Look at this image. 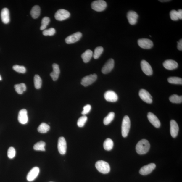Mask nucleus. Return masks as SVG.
<instances>
[{
	"label": "nucleus",
	"instance_id": "nucleus-18",
	"mask_svg": "<svg viewBox=\"0 0 182 182\" xmlns=\"http://www.w3.org/2000/svg\"><path fill=\"white\" fill-rule=\"evenodd\" d=\"M147 117L150 123L155 127L159 128L160 127L161 123H160L159 119L154 114L150 112H149L148 113Z\"/></svg>",
	"mask_w": 182,
	"mask_h": 182
},
{
	"label": "nucleus",
	"instance_id": "nucleus-7",
	"mask_svg": "<svg viewBox=\"0 0 182 182\" xmlns=\"http://www.w3.org/2000/svg\"><path fill=\"white\" fill-rule=\"evenodd\" d=\"M139 46L144 49H150L153 46V43L151 40L147 38L140 39L138 41Z\"/></svg>",
	"mask_w": 182,
	"mask_h": 182
},
{
	"label": "nucleus",
	"instance_id": "nucleus-44",
	"mask_svg": "<svg viewBox=\"0 0 182 182\" xmlns=\"http://www.w3.org/2000/svg\"><path fill=\"white\" fill-rule=\"evenodd\" d=\"M2 80V78H1V75H0V81H1Z\"/></svg>",
	"mask_w": 182,
	"mask_h": 182
},
{
	"label": "nucleus",
	"instance_id": "nucleus-10",
	"mask_svg": "<svg viewBox=\"0 0 182 182\" xmlns=\"http://www.w3.org/2000/svg\"><path fill=\"white\" fill-rule=\"evenodd\" d=\"M141 66L143 72L147 76H151L153 74V70L151 65L146 61L142 60L141 62Z\"/></svg>",
	"mask_w": 182,
	"mask_h": 182
},
{
	"label": "nucleus",
	"instance_id": "nucleus-8",
	"mask_svg": "<svg viewBox=\"0 0 182 182\" xmlns=\"http://www.w3.org/2000/svg\"><path fill=\"white\" fill-rule=\"evenodd\" d=\"M139 94L140 98L145 102L148 104H151L152 102V96L149 92L146 90L141 89Z\"/></svg>",
	"mask_w": 182,
	"mask_h": 182
},
{
	"label": "nucleus",
	"instance_id": "nucleus-39",
	"mask_svg": "<svg viewBox=\"0 0 182 182\" xmlns=\"http://www.w3.org/2000/svg\"><path fill=\"white\" fill-rule=\"evenodd\" d=\"M16 150L13 147H9L8 151V156L9 158L12 159L15 157Z\"/></svg>",
	"mask_w": 182,
	"mask_h": 182
},
{
	"label": "nucleus",
	"instance_id": "nucleus-41",
	"mask_svg": "<svg viewBox=\"0 0 182 182\" xmlns=\"http://www.w3.org/2000/svg\"><path fill=\"white\" fill-rule=\"evenodd\" d=\"M178 43V44L177 46V48H178V49L179 51L182 50V39L179 41V42Z\"/></svg>",
	"mask_w": 182,
	"mask_h": 182
},
{
	"label": "nucleus",
	"instance_id": "nucleus-9",
	"mask_svg": "<svg viewBox=\"0 0 182 182\" xmlns=\"http://www.w3.org/2000/svg\"><path fill=\"white\" fill-rule=\"evenodd\" d=\"M58 149L60 154L64 155L67 151V143L64 137H60L58 140Z\"/></svg>",
	"mask_w": 182,
	"mask_h": 182
},
{
	"label": "nucleus",
	"instance_id": "nucleus-26",
	"mask_svg": "<svg viewBox=\"0 0 182 182\" xmlns=\"http://www.w3.org/2000/svg\"><path fill=\"white\" fill-rule=\"evenodd\" d=\"M46 143L45 142L41 141L38 142L33 146V149L36 151H45Z\"/></svg>",
	"mask_w": 182,
	"mask_h": 182
},
{
	"label": "nucleus",
	"instance_id": "nucleus-31",
	"mask_svg": "<svg viewBox=\"0 0 182 182\" xmlns=\"http://www.w3.org/2000/svg\"><path fill=\"white\" fill-rule=\"evenodd\" d=\"M169 100L172 103H181L182 102V96L173 94L170 97Z\"/></svg>",
	"mask_w": 182,
	"mask_h": 182
},
{
	"label": "nucleus",
	"instance_id": "nucleus-24",
	"mask_svg": "<svg viewBox=\"0 0 182 182\" xmlns=\"http://www.w3.org/2000/svg\"><path fill=\"white\" fill-rule=\"evenodd\" d=\"M41 9L39 6H35L33 7L30 12V14L33 19L37 18L39 16Z\"/></svg>",
	"mask_w": 182,
	"mask_h": 182
},
{
	"label": "nucleus",
	"instance_id": "nucleus-13",
	"mask_svg": "<svg viewBox=\"0 0 182 182\" xmlns=\"http://www.w3.org/2000/svg\"><path fill=\"white\" fill-rule=\"evenodd\" d=\"M115 65V61L111 59L107 61L102 69V72L104 74H107L113 70Z\"/></svg>",
	"mask_w": 182,
	"mask_h": 182
},
{
	"label": "nucleus",
	"instance_id": "nucleus-5",
	"mask_svg": "<svg viewBox=\"0 0 182 182\" xmlns=\"http://www.w3.org/2000/svg\"><path fill=\"white\" fill-rule=\"evenodd\" d=\"M70 12L65 9H61L58 10L55 15V18L58 21H62L69 18Z\"/></svg>",
	"mask_w": 182,
	"mask_h": 182
},
{
	"label": "nucleus",
	"instance_id": "nucleus-42",
	"mask_svg": "<svg viewBox=\"0 0 182 182\" xmlns=\"http://www.w3.org/2000/svg\"><path fill=\"white\" fill-rule=\"evenodd\" d=\"M178 16L179 19H182V10L181 9H179L178 11Z\"/></svg>",
	"mask_w": 182,
	"mask_h": 182
},
{
	"label": "nucleus",
	"instance_id": "nucleus-29",
	"mask_svg": "<svg viewBox=\"0 0 182 182\" xmlns=\"http://www.w3.org/2000/svg\"><path fill=\"white\" fill-rule=\"evenodd\" d=\"M115 113L113 112H110L105 118H104L103 123L104 124L107 125L110 124L113 120L115 118Z\"/></svg>",
	"mask_w": 182,
	"mask_h": 182
},
{
	"label": "nucleus",
	"instance_id": "nucleus-36",
	"mask_svg": "<svg viewBox=\"0 0 182 182\" xmlns=\"http://www.w3.org/2000/svg\"><path fill=\"white\" fill-rule=\"evenodd\" d=\"M13 68L14 71L19 73H21L24 74L26 72L25 67L23 66L15 65H14Z\"/></svg>",
	"mask_w": 182,
	"mask_h": 182
},
{
	"label": "nucleus",
	"instance_id": "nucleus-34",
	"mask_svg": "<svg viewBox=\"0 0 182 182\" xmlns=\"http://www.w3.org/2000/svg\"><path fill=\"white\" fill-rule=\"evenodd\" d=\"M50 22V19L49 17H44L42 21V25L41 26L40 30H45Z\"/></svg>",
	"mask_w": 182,
	"mask_h": 182
},
{
	"label": "nucleus",
	"instance_id": "nucleus-19",
	"mask_svg": "<svg viewBox=\"0 0 182 182\" xmlns=\"http://www.w3.org/2000/svg\"><path fill=\"white\" fill-rule=\"evenodd\" d=\"M164 67L166 69L170 70H173L178 67V64L175 61L173 60H167L164 62Z\"/></svg>",
	"mask_w": 182,
	"mask_h": 182
},
{
	"label": "nucleus",
	"instance_id": "nucleus-32",
	"mask_svg": "<svg viewBox=\"0 0 182 182\" xmlns=\"http://www.w3.org/2000/svg\"><path fill=\"white\" fill-rule=\"evenodd\" d=\"M168 81L169 83L175 84H182V79L181 78L172 77L169 78Z\"/></svg>",
	"mask_w": 182,
	"mask_h": 182
},
{
	"label": "nucleus",
	"instance_id": "nucleus-40",
	"mask_svg": "<svg viewBox=\"0 0 182 182\" xmlns=\"http://www.w3.org/2000/svg\"><path fill=\"white\" fill-rule=\"evenodd\" d=\"M91 106L90 105H87L85 106L84 107L83 111H82V115H85L91 111Z\"/></svg>",
	"mask_w": 182,
	"mask_h": 182
},
{
	"label": "nucleus",
	"instance_id": "nucleus-28",
	"mask_svg": "<svg viewBox=\"0 0 182 182\" xmlns=\"http://www.w3.org/2000/svg\"><path fill=\"white\" fill-rule=\"evenodd\" d=\"M50 129V126L47 124L44 123H41L38 128V131L42 133H47Z\"/></svg>",
	"mask_w": 182,
	"mask_h": 182
},
{
	"label": "nucleus",
	"instance_id": "nucleus-25",
	"mask_svg": "<svg viewBox=\"0 0 182 182\" xmlns=\"http://www.w3.org/2000/svg\"><path fill=\"white\" fill-rule=\"evenodd\" d=\"M14 88L17 93L19 94H22L26 90V85L24 83L15 85Z\"/></svg>",
	"mask_w": 182,
	"mask_h": 182
},
{
	"label": "nucleus",
	"instance_id": "nucleus-15",
	"mask_svg": "<svg viewBox=\"0 0 182 182\" xmlns=\"http://www.w3.org/2000/svg\"><path fill=\"white\" fill-rule=\"evenodd\" d=\"M104 98L107 101L115 102L118 100V96L115 92L112 91H107L104 94Z\"/></svg>",
	"mask_w": 182,
	"mask_h": 182
},
{
	"label": "nucleus",
	"instance_id": "nucleus-33",
	"mask_svg": "<svg viewBox=\"0 0 182 182\" xmlns=\"http://www.w3.org/2000/svg\"><path fill=\"white\" fill-rule=\"evenodd\" d=\"M104 49L102 47H96L95 50L93 55V57L95 59H98L103 52Z\"/></svg>",
	"mask_w": 182,
	"mask_h": 182
},
{
	"label": "nucleus",
	"instance_id": "nucleus-16",
	"mask_svg": "<svg viewBox=\"0 0 182 182\" xmlns=\"http://www.w3.org/2000/svg\"><path fill=\"white\" fill-rule=\"evenodd\" d=\"M138 17L136 12L133 11L128 12L127 14L128 22L131 25H134L137 23Z\"/></svg>",
	"mask_w": 182,
	"mask_h": 182
},
{
	"label": "nucleus",
	"instance_id": "nucleus-17",
	"mask_svg": "<svg viewBox=\"0 0 182 182\" xmlns=\"http://www.w3.org/2000/svg\"><path fill=\"white\" fill-rule=\"evenodd\" d=\"M19 122L22 124H25L28 121L27 111L25 109H22L19 112L18 116Z\"/></svg>",
	"mask_w": 182,
	"mask_h": 182
},
{
	"label": "nucleus",
	"instance_id": "nucleus-6",
	"mask_svg": "<svg viewBox=\"0 0 182 182\" xmlns=\"http://www.w3.org/2000/svg\"><path fill=\"white\" fill-rule=\"evenodd\" d=\"M97 78L96 74H91L83 78L81 81V84L86 87L93 84L96 81Z\"/></svg>",
	"mask_w": 182,
	"mask_h": 182
},
{
	"label": "nucleus",
	"instance_id": "nucleus-45",
	"mask_svg": "<svg viewBox=\"0 0 182 182\" xmlns=\"http://www.w3.org/2000/svg\"></svg>",
	"mask_w": 182,
	"mask_h": 182
},
{
	"label": "nucleus",
	"instance_id": "nucleus-37",
	"mask_svg": "<svg viewBox=\"0 0 182 182\" xmlns=\"http://www.w3.org/2000/svg\"><path fill=\"white\" fill-rule=\"evenodd\" d=\"M56 33L55 29L54 28H51L48 30H45L43 31V35L45 36H53Z\"/></svg>",
	"mask_w": 182,
	"mask_h": 182
},
{
	"label": "nucleus",
	"instance_id": "nucleus-2",
	"mask_svg": "<svg viewBox=\"0 0 182 182\" xmlns=\"http://www.w3.org/2000/svg\"><path fill=\"white\" fill-rule=\"evenodd\" d=\"M131 127L130 119L128 116L126 115L124 117L121 126V133L123 137L127 136L129 133Z\"/></svg>",
	"mask_w": 182,
	"mask_h": 182
},
{
	"label": "nucleus",
	"instance_id": "nucleus-3",
	"mask_svg": "<svg viewBox=\"0 0 182 182\" xmlns=\"http://www.w3.org/2000/svg\"><path fill=\"white\" fill-rule=\"evenodd\" d=\"M96 168L100 173L107 174L110 171V167L108 162L103 161H97L95 165Z\"/></svg>",
	"mask_w": 182,
	"mask_h": 182
},
{
	"label": "nucleus",
	"instance_id": "nucleus-12",
	"mask_svg": "<svg viewBox=\"0 0 182 182\" xmlns=\"http://www.w3.org/2000/svg\"><path fill=\"white\" fill-rule=\"evenodd\" d=\"M156 167V165L151 163L143 167L140 170L139 173L143 175H147L150 174Z\"/></svg>",
	"mask_w": 182,
	"mask_h": 182
},
{
	"label": "nucleus",
	"instance_id": "nucleus-14",
	"mask_svg": "<svg viewBox=\"0 0 182 182\" xmlns=\"http://www.w3.org/2000/svg\"><path fill=\"white\" fill-rule=\"evenodd\" d=\"M40 169L38 167H35L31 169L27 176V179L28 181L35 180L39 174Z\"/></svg>",
	"mask_w": 182,
	"mask_h": 182
},
{
	"label": "nucleus",
	"instance_id": "nucleus-1",
	"mask_svg": "<svg viewBox=\"0 0 182 182\" xmlns=\"http://www.w3.org/2000/svg\"><path fill=\"white\" fill-rule=\"evenodd\" d=\"M150 148L149 143L147 140H140L136 146L137 152L139 154H144L149 152Z\"/></svg>",
	"mask_w": 182,
	"mask_h": 182
},
{
	"label": "nucleus",
	"instance_id": "nucleus-38",
	"mask_svg": "<svg viewBox=\"0 0 182 182\" xmlns=\"http://www.w3.org/2000/svg\"><path fill=\"white\" fill-rule=\"evenodd\" d=\"M170 16L172 20L176 21L179 20L178 11L172 10L170 12Z\"/></svg>",
	"mask_w": 182,
	"mask_h": 182
},
{
	"label": "nucleus",
	"instance_id": "nucleus-30",
	"mask_svg": "<svg viewBox=\"0 0 182 182\" xmlns=\"http://www.w3.org/2000/svg\"><path fill=\"white\" fill-rule=\"evenodd\" d=\"M35 86L36 89H39L41 88L42 85V80L38 75H36L34 78Z\"/></svg>",
	"mask_w": 182,
	"mask_h": 182
},
{
	"label": "nucleus",
	"instance_id": "nucleus-21",
	"mask_svg": "<svg viewBox=\"0 0 182 182\" xmlns=\"http://www.w3.org/2000/svg\"><path fill=\"white\" fill-rule=\"evenodd\" d=\"M53 71L51 73L50 75L53 81H56L59 78L60 71L59 65L56 64L52 65Z\"/></svg>",
	"mask_w": 182,
	"mask_h": 182
},
{
	"label": "nucleus",
	"instance_id": "nucleus-22",
	"mask_svg": "<svg viewBox=\"0 0 182 182\" xmlns=\"http://www.w3.org/2000/svg\"><path fill=\"white\" fill-rule=\"evenodd\" d=\"M1 19L2 22L4 24H8L10 21L9 13V9L4 8L2 9L1 13Z\"/></svg>",
	"mask_w": 182,
	"mask_h": 182
},
{
	"label": "nucleus",
	"instance_id": "nucleus-11",
	"mask_svg": "<svg viewBox=\"0 0 182 182\" xmlns=\"http://www.w3.org/2000/svg\"><path fill=\"white\" fill-rule=\"evenodd\" d=\"M82 36V33L78 32L67 36L65 38V41L68 44L76 43L80 39Z\"/></svg>",
	"mask_w": 182,
	"mask_h": 182
},
{
	"label": "nucleus",
	"instance_id": "nucleus-27",
	"mask_svg": "<svg viewBox=\"0 0 182 182\" xmlns=\"http://www.w3.org/2000/svg\"><path fill=\"white\" fill-rule=\"evenodd\" d=\"M113 141L109 138H108L104 141L103 146L104 149L105 150L110 151L113 149Z\"/></svg>",
	"mask_w": 182,
	"mask_h": 182
},
{
	"label": "nucleus",
	"instance_id": "nucleus-43",
	"mask_svg": "<svg viewBox=\"0 0 182 182\" xmlns=\"http://www.w3.org/2000/svg\"><path fill=\"white\" fill-rule=\"evenodd\" d=\"M170 1V0H166V1H165V0H162V1H159L161 2H168L170 1Z\"/></svg>",
	"mask_w": 182,
	"mask_h": 182
},
{
	"label": "nucleus",
	"instance_id": "nucleus-4",
	"mask_svg": "<svg viewBox=\"0 0 182 182\" xmlns=\"http://www.w3.org/2000/svg\"><path fill=\"white\" fill-rule=\"evenodd\" d=\"M91 7L94 10L100 12L105 10L107 7V4L103 0H98L92 2Z\"/></svg>",
	"mask_w": 182,
	"mask_h": 182
},
{
	"label": "nucleus",
	"instance_id": "nucleus-20",
	"mask_svg": "<svg viewBox=\"0 0 182 182\" xmlns=\"http://www.w3.org/2000/svg\"><path fill=\"white\" fill-rule=\"evenodd\" d=\"M179 131V127L175 120H172L170 121V132L172 137L175 138L178 136Z\"/></svg>",
	"mask_w": 182,
	"mask_h": 182
},
{
	"label": "nucleus",
	"instance_id": "nucleus-35",
	"mask_svg": "<svg viewBox=\"0 0 182 182\" xmlns=\"http://www.w3.org/2000/svg\"><path fill=\"white\" fill-rule=\"evenodd\" d=\"M87 120L86 115H84L80 117L77 121V125L79 127H83Z\"/></svg>",
	"mask_w": 182,
	"mask_h": 182
},
{
	"label": "nucleus",
	"instance_id": "nucleus-23",
	"mask_svg": "<svg viewBox=\"0 0 182 182\" xmlns=\"http://www.w3.org/2000/svg\"><path fill=\"white\" fill-rule=\"evenodd\" d=\"M93 52L91 50H87L81 55V57L85 63L90 61L93 56Z\"/></svg>",
	"mask_w": 182,
	"mask_h": 182
}]
</instances>
